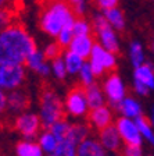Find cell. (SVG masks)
Instances as JSON below:
<instances>
[{"mask_svg":"<svg viewBox=\"0 0 154 156\" xmlns=\"http://www.w3.org/2000/svg\"><path fill=\"white\" fill-rule=\"evenodd\" d=\"M36 53V43L26 32V27L21 20L11 23L2 31L0 56L2 62L25 64L29 56Z\"/></svg>","mask_w":154,"mask_h":156,"instance_id":"6da1fadb","label":"cell"},{"mask_svg":"<svg viewBox=\"0 0 154 156\" xmlns=\"http://www.w3.org/2000/svg\"><path fill=\"white\" fill-rule=\"evenodd\" d=\"M39 28L51 36L61 34L63 28L74 25L72 4L68 0H38Z\"/></svg>","mask_w":154,"mask_h":156,"instance_id":"7a4b0ae2","label":"cell"},{"mask_svg":"<svg viewBox=\"0 0 154 156\" xmlns=\"http://www.w3.org/2000/svg\"><path fill=\"white\" fill-rule=\"evenodd\" d=\"M38 98L40 105V116H42L43 128L49 130L53 124L58 121H67V113L64 105L61 103L58 95L46 80L40 82L38 88Z\"/></svg>","mask_w":154,"mask_h":156,"instance_id":"3957f363","label":"cell"},{"mask_svg":"<svg viewBox=\"0 0 154 156\" xmlns=\"http://www.w3.org/2000/svg\"><path fill=\"white\" fill-rule=\"evenodd\" d=\"M25 73L21 64L10 62H2L0 67V85L3 89H13L24 82Z\"/></svg>","mask_w":154,"mask_h":156,"instance_id":"277c9868","label":"cell"},{"mask_svg":"<svg viewBox=\"0 0 154 156\" xmlns=\"http://www.w3.org/2000/svg\"><path fill=\"white\" fill-rule=\"evenodd\" d=\"M86 91L87 85H85L82 81H78L72 85L70 91L67 94V109L71 112V114L74 116H80L86 110Z\"/></svg>","mask_w":154,"mask_h":156,"instance_id":"5b68a950","label":"cell"},{"mask_svg":"<svg viewBox=\"0 0 154 156\" xmlns=\"http://www.w3.org/2000/svg\"><path fill=\"white\" fill-rule=\"evenodd\" d=\"M42 121L36 114H22L11 121V128L21 133L26 138H32L42 128Z\"/></svg>","mask_w":154,"mask_h":156,"instance_id":"8992f818","label":"cell"},{"mask_svg":"<svg viewBox=\"0 0 154 156\" xmlns=\"http://www.w3.org/2000/svg\"><path fill=\"white\" fill-rule=\"evenodd\" d=\"M0 10L2 29H4L11 23L19 20V14L24 10V0H0Z\"/></svg>","mask_w":154,"mask_h":156,"instance_id":"52a82bcc","label":"cell"},{"mask_svg":"<svg viewBox=\"0 0 154 156\" xmlns=\"http://www.w3.org/2000/svg\"><path fill=\"white\" fill-rule=\"evenodd\" d=\"M117 130L122 140L125 141L126 146H140V131L135 123H132L125 117H121L117 120Z\"/></svg>","mask_w":154,"mask_h":156,"instance_id":"ba28073f","label":"cell"},{"mask_svg":"<svg viewBox=\"0 0 154 156\" xmlns=\"http://www.w3.org/2000/svg\"><path fill=\"white\" fill-rule=\"evenodd\" d=\"M100 140L101 144L106 146L108 151H112L117 156H125V151H121V142H119L118 130L114 126L108 127L106 130L100 131Z\"/></svg>","mask_w":154,"mask_h":156,"instance_id":"9c48e42d","label":"cell"},{"mask_svg":"<svg viewBox=\"0 0 154 156\" xmlns=\"http://www.w3.org/2000/svg\"><path fill=\"white\" fill-rule=\"evenodd\" d=\"M87 121L92 123L99 131H103L112 126V116L107 107H99L94 110H89Z\"/></svg>","mask_w":154,"mask_h":156,"instance_id":"30bf717a","label":"cell"},{"mask_svg":"<svg viewBox=\"0 0 154 156\" xmlns=\"http://www.w3.org/2000/svg\"><path fill=\"white\" fill-rule=\"evenodd\" d=\"M104 89H106V94L108 95L110 101L114 105L118 106L122 102V98H124V87H122L121 80H119V77L115 73L110 75V78L106 81Z\"/></svg>","mask_w":154,"mask_h":156,"instance_id":"8fae6325","label":"cell"},{"mask_svg":"<svg viewBox=\"0 0 154 156\" xmlns=\"http://www.w3.org/2000/svg\"><path fill=\"white\" fill-rule=\"evenodd\" d=\"M9 107L13 112H25L31 107V96L29 94L24 91H14L9 95Z\"/></svg>","mask_w":154,"mask_h":156,"instance_id":"7c38bea8","label":"cell"},{"mask_svg":"<svg viewBox=\"0 0 154 156\" xmlns=\"http://www.w3.org/2000/svg\"><path fill=\"white\" fill-rule=\"evenodd\" d=\"M93 42L94 39L92 36H75L71 43V52L86 60L90 56V52L93 50Z\"/></svg>","mask_w":154,"mask_h":156,"instance_id":"4fadbf2b","label":"cell"},{"mask_svg":"<svg viewBox=\"0 0 154 156\" xmlns=\"http://www.w3.org/2000/svg\"><path fill=\"white\" fill-rule=\"evenodd\" d=\"M107 52L99 43L93 46V50H92V70H93V74L97 77H101V74L104 73V57H106Z\"/></svg>","mask_w":154,"mask_h":156,"instance_id":"5bb4252c","label":"cell"},{"mask_svg":"<svg viewBox=\"0 0 154 156\" xmlns=\"http://www.w3.org/2000/svg\"><path fill=\"white\" fill-rule=\"evenodd\" d=\"M86 101H87V106L90 107V110L99 109L103 105V96L100 92V87L97 84H92L87 87L86 91Z\"/></svg>","mask_w":154,"mask_h":156,"instance_id":"9a60e30c","label":"cell"},{"mask_svg":"<svg viewBox=\"0 0 154 156\" xmlns=\"http://www.w3.org/2000/svg\"><path fill=\"white\" fill-rule=\"evenodd\" d=\"M89 127L82 126V124H74L71 126V131L68 135V142H71L72 145H78L86 141V136L89 134Z\"/></svg>","mask_w":154,"mask_h":156,"instance_id":"2e32d148","label":"cell"},{"mask_svg":"<svg viewBox=\"0 0 154 156\" xmlns=\"http://www.w3.org/2000/svg\"><path fill=\"white\" fill-rule=\"evenodd\" d=\"M78 156H104V151L96 141H85L78 148Z\"/></svg>","mask_w":154,"mask_h":156,"instance_id":"e0dca14e","label":"cell"},{"mask_svg":"<svg viewBox=\"0 0 154 156\" xmlns=\"http://www.w3.org/2000/svg\"><path fill=\"white\" fill-rule=\"evenodd\" d=\"M135 80L136 81L143 82L145 85H147L149 88H154V74L151 71L150 66H140L139 68H136L135 71Z\"/></svg>","mask_w":154,"mask_h":156,"instance_id":"ac0fdd59","label":"cell"},{"mask_svg":"<svg viewBox=\"0 0 154 156\" xmlns=\"http://www.w3.org/2000/svg\"><path fill=\"white\" fill-rule=\"evenodd\" d=\"M49 131L56 136V140H57L58 142H63V141L68 140V135H70V131H71V126L67 123V121H58V123L53 124V126L49 128Z\"/></svg>","mask_w":154,"mask_h":156,"instance_id":"d6986e66","label":"cell"},{"mask_svg":"<svg viewBox=\"0 0 154 156\" xmlns=\"http://www.w3.org/2000/svg\"><path fill=\"white\" fill-rule=\"evenodd\" d=\"M17 153L18 156H42L40 146L29 142H19L17 145Z\"/></svg>","mask_w":154,"mask_h":156,"instance_id":"ffe728a7","label":"cell"},{"mask_svg":"<svg viewBox=\"0 0 154 156\" xmlns=\"http://www.w3.org/2000/svg\"><path fill=\"white\" fill-rule=\"evenodd\" d=\"M82 58L79 57L78 55L72 52H68L67 56H65V67H67V71L68 73H77L79 70H82Z\"/></svg>","mask_w":154,"mask_h":156,"instance_id":"44dd1931","label":"cell"},{"mask_svg":"<svg viewBox=\"0 0 154 156\" xmlns=\"http://www.w3.org/2000/svg\"><path fill=\"white\" fill-rule=\"evenodd\" d=\"M122 113H125L126 116H139V112H140V107L136 103L133 99H124L121 103L117 106Z\"/></svg>","mask_w":154,"mask_h":156,"instance_id":"7402d4cb","label":"cell"},{"mask_svg":"<svg viewBox=\"0 0 154 156\" xmlns=\"http://www.w3.org/2000/svg\"><path fill=\"white\" fill-rule=\"evenodd\" d=\"M106 18L108 20L112 25L118 29H124V14L118 9H110L106 10Z\"/></svg>","mask_w":154,"mask_h":156,"instance_id":"603a6c76","label":"cell"},{"mask_svg":"<svg viewBox=\"0 0 154 156\" xmlns=\"http://www.w3.org/2000/svg\"><path fill=\"white\" fill-rule=\"evenodd\" d=\"M136 126H138L139 131H140L143 135L147 138L150 142L154 144V135L151 134V121H149V119L146 116H138V119H136Z\"/></svg>","mask_w":154,"mask_h":156,"instance_id":"cb8c5ba5","label":"cell"},{"mask_svg":"<svg viewBox=\"0 0 154 156\" xmlns=\"http://www.w3.org/2000/svg\"><path fill=\"white\" fill-rule=\"evenodd\" d=\"M50 156H75V145H72L68 141L58 142L56 151Z\"/></svg>","mask_w":154,"mask_h":156,"instance_id":"d4e9b609","label":"cell"},{"mask_svg":"<svg viewBox=\"0 0 154 156\" xmlns=\"http://www.w3.org/2000/svg\"><path fill=\"white\" fill-rule=\"evenodd\" d=\"M64 49L63 46L60 45V43H51V45H49L47 48H46L45 53H43V57L46 58V60H58L60 58V56L63 55V52H64Z\"/></svg>","mask_w":154,"mask_h":156,"instance_id":"484cf974","label":"cell"},{"mask_svg":"<svg viewBox=\"0 0 154 156\" xmlns=\"http://www.w3.org/2000/svg\"><path fill=\"white\" fill-rule=\"evenodd\" d=\"M40 145H42V148L45 151L53 153L58 145V141L56 140V136L53 135L50 131H47V133H45L42 136H40Z\"/></svg>","mask_w":154,"mask_h":156,"instance_id":"4316f807","label":"cell"},{"mask_svg":"<svg viewBox=\"0 0 154 156\" xmlns=\"http://www.w3.org/2000/svg\"><path fill=\"white\" fill-rule=\"evenodd\" d=\"M74 25H68V27H64L61 34L58 35V43H60L63 48H67L70 43H72L74 41Z\"/></svg>","mask_w":154,"mask_h":156,"instance_id":"83f0119b","label":"cell"},{"mask_svg":"<svg viewBox=\"0 0 154 156\" xmlns=\"http://www.w3.org/2000/svg\"><path fill=\"white\" fill-rule=\"evenodd\" d=\"M74 35L75 36H92L93 31L90 29V27L85 23L84 20H78L74 24Z\"/></svg>","mask_w":154,"mask_h":156,"instance_id":"f1b7e54d","label":"cell"},{"mask_svg":"<svg viewBox=\"0 0 154 156\" xmlns=\"http://www.w3.org/2000/svg\"><path fill=\"white\" fill-rule=\"evenodd\" d=\"M131 58L136 68L140 67L142 62H143V52H142V46L138 42H133L131 45Z\"/></svg>","mask_w":154,"mask_h":156,"instance_id":"f546056e","label":"cell"},{"mask_svg":"<svg viewBox=\"0 0 154 156\" xmlns=\"http://www.w3.org/2000/svg\"><path fill=\"white\" fill-rule=\"evenodd\" d=\"M42 62H43V57H42V55H40V53H38V52H36L35 55L29 56L25 64L28 66V67H31V68H33V70H36V71H38V73H40V70H42V67H43V66H45Z\"/></svg>","mask_w":154,"mask_h":156,"instance_id":"4dcf8cb0","label":"cell"},{"mask_svg":"<svg viewBox=\"0 0 154 156\" xmlns=\"http://www.w3.org/2000/svg\"><path fill=\"white\" fill-rule=\"evenodd\" d=\"M80 77H82V82L85 85H92V81H93V70H92V64H87L85 63L82 66V70H80Z\"/></svg>","mask_w":154,"mask_h":156,"instance_id":"1f68e13d","label":"cell"},{"mask_svg":"<svg viewBox=\"0 0 154 156\" xmlns=\"http://www.w3.org/2000/svg\"><path fill=\"white\" fill-rule=\"evenodd\" d=\"M65 64L63 62H61L60 58L58 60H56L54 63H53V70H54L56 75H57L58 78H64L65 77Z\"/></svg>","mask_w":154,"mask_h":156,"instance_id":"d6a6232c","label":"cell"},{"mask_svg":"<svg viewBox=\"0 0 154 156\" xmlns=\"http://www.w3.org/2000/svg\"><path fill=\"white\" fill-rule=\"evenodd\" d=\"M125 156H142L140 146H126Z\"/></svg>","mask_w":154,"mask_h":156,"instance_id":"836d02e7","label":"cell"},{"mask_svg":"<svg viewBox=\"0 0 154 156\" xmlns=\"http://www.w3.org/2000/svg\"><path fill=\"white\" fill-rule=\"evenodd\" d=\"M117 3H118V0H99V6L106 10L115 9Z\"/></svg>","mask_w":154,"mask_h":156,"instance_id":"e575fe53","label":"cell"},{"mask_svg":"<svg viewBox=\"0 0 154 156\" xmlns=\"http://www.w3.org/2000/svg\"><path fill=\"white\" fill-rule=\"evenodd\" d=\"M135 88H136V91L142 95H147V92H149V87L140 81H135Z\"/></svg>","mask_w":154,"mask_h":156,"instance_id":"d590c367","label":"cell"},{"mask_svg":"<svg viewBox=\"0 0 154 156\" xmlns=\"http://www.w3.org/2000/svg\"><path fill=\"white\" fill-rule=\"evenodd\" d=\"M6 102H7V98L4 96V94L0 95V107H2V110H6Z\"/></svg>","mask_w":154,"mask_h":156,"instance_id":"8d00e7d4","label":"cell"},{"mask_svg":"<svg viewBox=\"0 0 154 156\" xmlns=\"http://www.w3.org/2000/svg\"><path fill=\"white\" fill-rule=\"evenodd\" d=\"M71 4H77V3H79V2H82V0H68Z\"/></svg>","mask_w":154,"mask_h":156,"instance_id":"74e56055","label":"cell"},{"mask_svg":"<svg viewBox=\"0 0 154 156\" xmlns=\"http://www.w3.org/2000/svg\"><path fill=\"white\" fill-rule=\"evenodd\" d=\"M150 48H151V50H154V41H153V43L150 45Z\"/></svg>","mask_w":154,"mask_h":156,"instance_id":"f35d334b","label":"cell"},{"mask_svg":"<svg viewBox=\"0 0 154 156\" xmlns=\"http://www.w3.org/2000/svg\"><path fill=\"white\" fill-rule=\"evenodd\" d=\"M153 124H154V114H153Z\"/></svg>","mask_w":154,"mask_h":156,"instance_id":"ab89813d","label":"cell"}]
</instances>
